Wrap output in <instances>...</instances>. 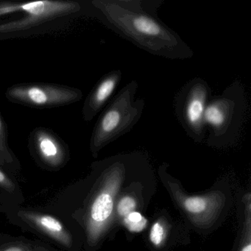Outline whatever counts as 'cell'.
I'll list each match as a JSON object with an SVG mask.
<instances>
[{
  "instance_id": "e0dca14e",
  "label": "cell",
  "mask_w": 251,
  "mask_h": 251,
  "mask_svg": "<svg viewBox=\"0 0 251 251\" xmlns=\"http://www.w3.org/2000/svg\"><path fill=\"white\" fill-rule=\"evenodd\" d=\"M0 251H48L42 247L23 242H10L0 245Z\"/></svg>"
},
{
  "instance_id": "30bf717a",
  "label": "cell",
  "mask_w": 251,
  "mask_h": 251,
  "mask_svg": "<svg viewBox=\"0 0 251 251\" xmlns=\"http://www.w3.org/2000/svg\"><path fill=\"white\" fill-rule=\"evenodd\" d=\"M17 214L25 223L49 236L60 245L68 248L73 245V236L62 222L56 217L50 214L27 210H20Z\"/></svg>"
},
{
  "instance_id": "52a82bcc",
  "label": "cell",
  "mask_w": 251,
  "mask_h": 251,
  "mask_svg": "<svg viewBox=\"0 0 251 251\" xmlns=\"http://www.w3.org/2000/svg\"><path fill=\"white\" fill-rule=\"evenodd\" d=\"M6 97L17 103L44 108L78 102L83 98V93L80 89L62 85L30 83L10 87Z\"/></svg>"
},
{
  "instance_id": "ac0fdd59",
  "label": "cell",
  "mask_w": 251,
  "mask_h": 251,
  "mask_svg": "<svg viewBox=\"0 0 251 251\" xmlns=\"http://www.w3.org/2000/svg\"><path fill=\"white\" fill-rule=\"evenodd\" d=\"M0 188L9 192H14L16 189L15 183L2 170H0Z\"/></svg>"
},
{
  "instance_id": "5bb4252c",
  "label": "cell",
  "mask_w": 251,
  "mask_h": 251,
  "mask_svg": "<svg viewBox=\"0 0 251 251\" xmlns=\"http://www.w3.org/2000/svg\"><path fill=\"white\" fill-rule=\"evenodd\" d=\"M148 220L141 213L133 211L123 218V224L132 233H140L146 228Z\"/></svg>"
},
{
  "instance_id": "2e32d148",
  "label": "cell",
  "mask_w": 251,
  "mask_h": 251,
  "mask_svg": "<svg viewBox=\"0 0 251 251\" xmlns=\"http://www.w3.org/2000/svg\"><path fill=\"white\" fill-rule=\"evenodd\" d=\"M246 205V218L244 226L243 236L239 251H251V203Z\"/></svg>"
},
{
  "instance_id": "7c38bea8",
  "label": "cell",
  "mask_w": 251,
  "mask_h": 251,
  "mask_svg": "<svg viewBox=\"0 0 251 251\" xmlns=\"http://www.w3.org/2000/svg\"><path fill=\"white\" fill-rule=\"evenodd\" d=\"M14 161V155L8 145L5 122L0 114V165L11 164Z\"/></svg>"
},
{
  "instance_id": "4fadbf2b",
  "label": "cell",
  "mask_w": 251,
  "mask_h": 251,
  "mask_svg": "<svg viewBox=\"0 0 251 251\" xmlns=\"http://www.w3.org/2000/svg\"><path fill=\"white\" fill-rule=\"evenodd\" d=\"M167 234L168 226L167 223L163 219H159L156 220L151 227L149 234L150 241L154 246L161 248L167 239Z\"/></svg>"
},
{
  "instance_id": "5b68a950",
  "label": "cell",
  "mask_w": 251,
  "mask_h": 251,
  "mask_svg": "<svg viewBox=\"0 0 251 251\" xmlns=\"http://www.w3.org/2000/svg\"><path fill=\"white\" fill-rule=\"evenodd\" d=\"M211 97L208 83L196 77L186 82L175 98L176 117L187 136L197 143H202L206 139L204 114Z\"/></svg>"
},
{
  "instance_id": "3957f363",
  "label": "cell",
  "mask_w": 251,
  "mask_h": 251,
  "mask_svg": "<svg viewBox=\"0 0 251 251\" xmlns=\"http://www.w3.org/2000/svg\"><path fill=\"white\" fill-rule=\"evenodd\" d=\"M139 84L132 80L113 98L97 122L90 139V150L96 157L98 152L130 132L140 120L146 105L143 98L136 99Z\"/></svg>"
},
{
  "instance_id": "6da1fadb",
  "label": "cell",
  "mask_w": 251,
  "mask_h": 251,
  "mask_svg": "<svg viewBox=\"0 0 251 251\" xmlns=\"http://www.w3.org/2000/svg\"><path fill=\"white\" fill-rule=\"evenodd\" d=\"M95 15L114 33L151 55L190 59L192 48L158 17L162 0H92Z\"/></svg>"
},
{
  "instance_id": "8fae6325",
  "label": "cell",
  "mask_w": 251,
  "mask_h": 251,
  "mask_svg": "<svg viewBox=\"0 0 251 251\" xmlns=\"http://www.w3.org/2000/svg\"><path fill=\"white\" fill-rule=\"evenodd\" d=\"M32 143L41 161L51 167H58L66 161L67 152L64 143L56 135L45 128L32 133Z\"/></svg>"
},
{
  "instance_id": "8992f818",
  "label": "cell",
  "mask_w": 251,
  "mask_h": 251,
  "mask_svg": "<svg viewBox=\"0 0 251 251\" xmlns=\"http://www.w3.org/2000/svg\"><path fill=\"white\" fill-rule=\"evenodd\" d=\"M81 4L75 1H37L33 2H0V17L23 12L22 19L0 25V34L24 31L56 19L80 12Z\"/></svg>"
},
{
  "instance_id": "ba28073f",
  "label": "cell",
  "mask_w": 251,
  "mask_h": 251,
  "mask_svg": "<svg viewBox=\"0 0 251 251\" xmlns=\"http://www.w3.org/2000/svg\"><path fill=\"white\" fill-rule=\"evenodd\" d=\"M168 183L173 198L195 226L208 227L214 224L226 203L223 192L214 191L205 195H189L176 183Z\"/></svg>"
},
{
  "instance_id": "7a4b0ae2",
  "label": "cell",
  "mask_w": 251,
  "mask_h": 251,
  "mask_svg": "<svg viewBox=\"0 0 251 251\" xmlns=\"http://www.w3.org/2000/svg\"><path fill=\"white\" fill-rule=\"evenodd\" d=\"M249 100L242 82L235 80L223 93L212 96L205 108L204 122L208 146L225 148L240 138L249 114Z\"/></svg>"
},
{
  "instance_id": "9c48e42d",
  "label": "cell",
  "mask_w": 251,
  "mask_h": 251,
  "mask_svg": "<svg viewBox=\"0 0 251 251\" xmlns=\"http://www.w3.org/2000/svg\"><path fill=\"white\" fill-rule=\"evenodd\" d=\"M123 79V71L112 70L102 76L85 101L83 118L90 122L98 115L114 95Z\"/></svg>"
},
{
  "instance_id": "277c9868",
  "label": "cell",
  "mask_w": 251,
  "mask_h": 251,
  "mask_svg": "<svg viewBox=\"0 0 251 251\" xmlns=\"http://www.w3.org/2000/svg\"><path fill=\"white\" fill-rule=\"evenodd\" d=\"M123 158H116L102 172L99 186L92 195L85 213V229L89 245H97L112 223L117 198L126 175Z\"/></svg>"
},
{
  "instance_id": "9a60e30c",
  "label": "cell",
  "mask_w": 251,
  "mask_h": 251,
  "mask_svg": "<svg viewBox=\"0 0 251 251\" xmlns=\"http://www.w3.org/2000/svg\"><path fill=\"white\" fill-rule=\"evenodd\" d=\"M137 202L133 197L124 195L116 203V212L120 218L123 219L133 211H136Z\"/></svg>"
}]
</instances>
